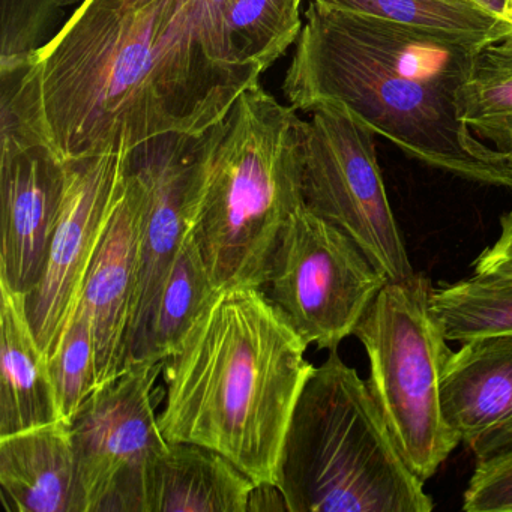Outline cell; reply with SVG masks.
Masks as SVG:
<instances>
[{"mask_svg":"<svg viewBox=\"0 0 512 512\" xmlns=\"http://www.w3.org/2000/svg\"><path fill=\"white\" fill-rule=\"evenodd\" d=\"M263 71L233 58L199 0H83L49 41L0 64V133L61 160L127 155L224 121Z\"/></svg>","mask_w":512,"mask_h":512,"instance_id":"cell-1","label":"cell"},{"mask_svg":"<svg viewBox=\"0 0 512 512\" xmlns=\"http://www.w3.org/2000/svg\"><path fill=\"white\" fill-rule=\"evenodd\" d=\"M479 50L311 0L283 92L296 112L341 104L415 160L512 190L511 155L458 118V89Z\"/></svg>","mask_w":512,"mask_h":512,"instance_id":"cell-2","label":"cell"},{"mask_svg":"<svg viewBox=\"0 0 512 512\" xmlns=\"http://www.w3.org/2000/svg\"><path fill=\"white\" fill-rule=\"evenodd\" d=\"M307 347L260 287L218 290L164 359V437L214 449L257 485L278 487L287 428L314 370Z\"/></svg>","mask_w":512,"mask_h":512,"instance_id":"cell-3","label":"cell"},{"mask_svg":"<svg viewBox=\"0 0 512 512\" xmlns=\"http://www.w3.org/2000/svg\"><path fill=\"white\" fill-rule=\"evenodd\" d=\"M302 127L259 82L203 136L190 229L215 289L268 280L281 235L305 206Z\"/></svg>","mask_w":512,"mask_h":512,"instance_id":"cell-4","label":"cell"},{"mask_svg":"<svg viewBox=\"0 0 512 512\" xmlns=\"http://www.w3.org/2000/svg\"><path fill=\"white\" fill-rule=\"evenodd\" d=\"M367 382L337 349L314 367L293 410L278 488L289 512H430Z\"/></svg>","mask_w":512,"mask_h":512,"instance_id":"cell-5","label":"cell"},{"mask_svg":"<svg viewBox=\"0 0 512 512\" xmlns=\"http://www.w3.org/2000/svg\"><path fill=\"white\" fill-rule=\"evenodd\" d=\"M430 280L389 281L356 326L370 361V386L383 418L421 481L460 445L442 412L440 380L452 350L430 310Z\"/></svg>","mask_w":512,"mask_h":512,"instance_id":"cell-6","label":"cell"},{"mask_svg":"<svg viewBox=\"0 0 512 512\" xmlns=\"http://www.w3.org/2000/svg\"><path fill=\"white\" fill-rule=\"evenodd\" d=\"M302 127L305 205L350 236L391 283L416 277L386 194L377 134L347 107L323 103Z\"/></svg>","mask_w":512,"mask_h":512,"instance_id":"cell-7","label":"cell"},{"mask_svg":"<svg viewBox=\"0 0 512 512\" xmlns=\"http://www.w3.org/2000/svg\"><path fill=\"white\" fill-rule=\"evenodd\" d=\"M388 283L347 233L305 205L287 223L262 289L308 346L332 350Z\"/></svg>","mask_w":512,"mask_h":512,"instance_id":"cell-8","label":"cell"},{"mask_svg":"<svg viewBox=\"0 0 512 512\" xmlns=\"http://www.w3.org/2000/svg\"><path fill=\"white\" fill-rule=\"evenodd\" d=\"M163 367L133 362L71 421L85 512H145L149 470L169 445L155 412Z\"/></svg>","mask_w":512,"mask_h":512,"instance_id":"cell-9","label":"cell"},{"mask_svg":"<svg viewBox=\"0 0 512 512\" xmlns=\"http://www.w3.org/2000/svg\"><path fill=\"white\" fill-rule=\"evenodd\" d=\"M67 163V191L49 256L25 296L29 322L49 361L82 301L89 269L124 194L130 157L98 155Z\"/></svg>","mask_w":512,"mask_h":512,"instance_id":"cell-10","label":"cell"},{"mask_svg":"<svg viewBox=\"0 0 512 512\" xmlns=\"http://www.w3.org/2000/svg\"><path fill=\"white\" fill-rule=\"evenodd\" d=\"M202 140L172 134L130 155V167L143 188V229L125 368L139 350L164 281L190 229Z\"/></svg>","mask_w":512,"mask_h":512,"instance_id":"cell-11","label":"cell"},{"mask_svg":"<svg viewBox=\"0 0 512 512\" xmlns=\"http://www.w3.org/2000/svg\"><path fill=\"white\" fill-rule=\"evenodd\" d=\"M68 163L46 145L0 133V281L29 295L43 274L65 191Z\"/></svg>","mask_w":512,"mask_h":512,"instance_id":"cell-12","label":"cell"},{"mask_svg":"<svg viewBox=\"0 0 512 512\" xmlns=\"http://www.w3.org/2000/svg\"><path fill=\"white\" fill-rule=\"evenodd\" d=\"M143 188L128 167L127 185L86 277L79 308L91 325L97 389L127 364V340L142 257ZM77 308V310H79Z\"/></svg>","mask_w":512,"mask_h":512,"instance_id":"cell-13","label":"cell"},{"mask_svg":"<svg viewBox=\"0 0 512 512\" xmlns=\"http://www.w3.org/2000/svg\"><path fill=\"white\" fill-rule=\"evenodd\" d=\"M442 412L476 461L512 448V337H485L451 352L440 380Z\"/></svg>","mask_w":512,"mask_h":512,"instance_id":"cell-14","label":"cell"},{"mask_svg":"<svg viewBox=\"0 0 512 512\" xmlns=\"http://www.w3.org/2000/svg\"><path fill=\"white\" fill-rule=\"evenodd\" d=\"M0 485L8 511L85 512L70 424L0 436Z\"/></svg>","mask_w":512,"mask_h":512,"instance_id":"cell-15","label":"cell"},{"mask_svg":"<svg viewBox=\"0 0 512 512\" xmlns=\"http://www.w3.org/2000/svg\"><path fill=\"white\" fill-rule=\"evenodd\" d=\"M0 436L62 421L26 298L0 281Z\"/></svg>","mask_w":512,"mask_h":512,"instance_id":"cell-16","label":"cell"},{"mask_svg":"<svg viewBox=\"0 0 512 512\" xmlns=\"http://www.w3.org/2000/svg\"><path fill=\"white\" fill-rule=\"evenodd\" d=\"M256 485L214 449L169 442L149 470L145 512H247Z\"/></svg>","mask_w":512,"mask_h":512,"instance_id":"cell-17","label":"cell"},{"mask_svg":"<svg viewBox=\"0 0 512 512\" xmlns=\"http://www.w3.org/2000/svg\"><path fill=\"white\" fill-rule=\"evenodd\" d=\"M217 292L196 236L188 229L133 362L169 358Z\"/></svg>","mask_w":512,"mask_h":512,"instance_id":"cell-18","label":"cell"},{"mask_svg":"<svg viewBox=\"0 0 512 512\" xmlns=\"http://www.w3.org/2000/svg\"><path fill=\"white\" fill-rule=\"evenodd\" d=\"M323 7L364 14L439 37L482 47L512 35L511 23L466 0H314Z\"/></svg>","mask_w":512,"mask_h":512,"instance_id":"cell-19","label":"cell"},{"mask_svg":"<svg viewBox=\"0 0 512 512\" xmlns=\"http://www.w3.org/2000/svg\"><path fill=\"white\" fill-rule=\"evenodd\" d=\"M430 310L448 341L512 337V278L475 274L431 292Z\"/></svg>","mask_w":512,"mask_h":512,"instance_id":"cell-20","label":"cell"},{"mask_svg":"<svg viewBox=\"0 0 512 512\" xmlns=\"http://www.w3.org/2000/svg\"><path fill=\"white\" fill-rule=\"evenodd\" d=\"M457 112L473 133L500 149L512 131V35L476 53L458 89Z\"/></svg>","mask_w":512,"mask_h":512,"instance_id":"cell-21","label":"cell"},{"mask_svg":"<svg viewBox=\"0 0 512 512\" xmlns=\"http://www.w3.org/2000/svg\"><path fill=\"white\" fill-rule=\"evenodd\" d=\"M301 5L302 0H232L226 32L233 58L265 74L298 41Z\"/></svg>","mask_w":512,"mask_h":512,"instance_id":"cell-22","label":"cell"},{"mask_svg":"<svg viewBox=\"0 0 512 512\" xmlns=\"http://www.w3.org/2000/svg\"><path fill=\"white\" fill-rule=\"evenodd\" d=\"M49 364L58 398L59 415L62 421L71 424L74 416L97 389L91 325L82 308L74 314Z\"/></svg>","mask_w":512,"mask_h":512,"instance_id":"cell-23","label":"cell"},{"mask_svg":"<svg viewBox=\"0 0 512 512\" xmlns=\"http://www.w3.org/2000/svg\"><path fill=\"white\" fill-rule=\"evenodd\" d=\"M68 4L70 0H0V64L19 61L43 46Z\"/></svg>","mask_w":512,"mask_h":512,"instance_id":"cell-24","label":"cell"},{"mask_svg":"<svg viewBox=\"0 0 512 512\" xmlns=\"http://www.w3.org/2000/svg\"><path fill=\"white\" fill-rule=\"evenodd\" d=\"M463 500L466 512H512V448L478 461Z\"/></svg>","mask_w":512,"mask_h":512,"instance_id":"cell-25","label":"cell"},{"mask_svg":"<svg viewBox=\"0 0 512 512\" xmlns=\"http://www.w3.org/2000/svg\"><path fill=\"white\" fill-rule=\"evenodd\" d=\"M475 274L512 278V211L500 217V233L473 263Z\"/></svg>","mask_w":512,"mask_h":512,"instance_id":"cell-26","label":"cell"},{"mask_svg":"<svg viewBox=\"0 0 512 512\" xmlns=\"http://www.w3.org/2000/svg\"><path fill=\"white\" fill-rule=\"evenodd\" d=\"M200 5L208 11L209 16L212 17L218 28L226 34V14L229 10L232 0H199Z\"/></svg>","mask_w":512,"mask_h":512,"instance_id":"cell-27","label":"cell"},{"mask_svg":"<svg viewBox=\"0 0 512 512\" xmlns=\"http://www.w3.org/2000/svg\"><path fill=\"white\" fill-rule=\"evenodd\" d=\"M467 2L499 17L506 13V7H508V0H467Z\"/></svg>","mask_w":512,"mask_h":512,"instance_id":"cell-28","label":"cell"},{"mask_svg":"<svg viewBox=\"0 0 512 512\" xmlns=\"http://www.w3.org/2000/svg\"><path fill=\"white\" fill-rule=\"evenodd\" d=\"M113 2L125 5V7H142V5L149 4L151 0H113Z\"/></svg>","mask_w":512,"mask_h":512,"instance_id":"cell-29","label":"cell"},{"mask_svg":"<svg viewBox=\"0 0 512 512\" xmlns=\"http://www.w3.org/2000/svg\"><path fill=\"white\" fill-rule=\"evenodd\" d=\"M500 149H502V151L508 152V154L512 157V131L508 134V137H506V140L503 142V145L500 146Z\"/></svg>","mask_w":512,"mask_h":512,"instance_id":"cell-30","label":"cell"},{"mask_svg":"<svg viewBox=\"0 0 512 512\" xmlns=\"http://www.w3.org/2000/svg\"><path fill=\"white\" fill-rule=\"evenodd\" d=\"M503 19L506 20V22H509L511 23V26H512V11H506L505 14H503Z\"/></svg>","mask_w":512,"mask_h":512,"instance_id":"cell-31","label":"cell"},{"mask_svg":"<svg viewBox=\"0 0 512 512\" xmlns=\"http://www.w3.org/2000/svg\"><path fill=\"white\" fill-rule=\"evenodd\" d=\"M506 11H512V0H508V7H506Z\"/></svg>","mask_w":512,"mask_h":512,"instance_id":"cell-32","label":"cell"},{"mask_svg":"<svg viewBox=\"0 0 512 512\" xmlns=\"http://www.w3.org/2000/svg\"><path fill=\"white\" fill-rule=\"evenodd\" d=\"M466 2H467V0H466Z\"/></svg>","mask_w":512,"mask_h":512,"instance_id":"cell-33","label":"cell"}]
</instances>
